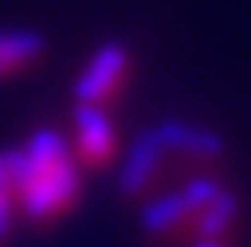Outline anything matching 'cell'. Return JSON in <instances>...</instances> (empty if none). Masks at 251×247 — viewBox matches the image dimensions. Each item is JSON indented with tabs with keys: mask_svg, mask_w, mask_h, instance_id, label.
Segmentation results:
<instances>
[{
	"mask_svg": "<svg viewBox=\"0 0 251 247\" xmlns=\"http://www.w3.org/2000/svg\"><path fill=\"white\" fill-rule=\"evenodd\" d=\"M16 209L32 225L68 215L81 196V174L71 148L55 132H36L26 148L7 151Z\"/></svg>",
	"mask_w": 251,
	"mask_h": 247,
	"instance_id": "6da1fadb",
	"label": "cell"
},
{
	"mask_svg": "<svg viewBox=\"0 0 251 247\" xmlns=\"http://www.w3.org/2000/svg\"><path fill=\"white\" fill-rule=\"evenodd\" d=\"M219 196H222V186L213 177H193L180 189H174L161 199H151L142 212V228L151 238H174L180 231L203 238Z\"/></svg>",
	"mask_w": 251,
	"mask_h": 247,
	"instance_id": "7a4b0ae2",
	"label": "cell"
},
{
	"mask_svg": "<svg viewBox=\"0 0 251 247\" xmlns=\"http://www.w3.org/2000/svg\"><path fill=\"white\" fill-rule=\"evenodd\" d=\"M132 71V58H129V48L123 42H106L90 55L87 67L77 74L74 80V96L77 103H87V106H103L110 100H116L119 90L126 87Z\"/></svg>",
	"mask_w": 251,
	"mask_h": 247,
	"instance_id": "3957f363",
	"label": "cell"
},
{
	"mask_svg": "<svg viewBox=\"0 0 251 247\" xmlns=\"http://www.w3.org/2000/svg\"><path fill=\"white\" fill-rule=\"evenodd\" d=\"M74 125H77V160L87 167H103L106 160L116 154V129L103 106H87L77 103L74 109Z\"/></svg>",
	"mask_w": 251,
	"mask_h": 247,
	"instance_id": "277c9868",
	"label": "cell"
},
{
	"mask_svg": "<svg viewBox=\"0 0 251 247\" xmlns=\"http://www.w3.org/2000/svg\"><path fill=\"white\" fill-rule=\"evenodd\" d=\"M164 154H168V145H164V138L158 135V129L145 132L132 145V154L126 160L123 177H119V189H123L126 196L145 193V189L151 186V180L158 177V164L164 160Z\"/></svg>",
	"mask_w": 251,
	"mask_h": 247,
	"instance_id": "5b68a950",
	"label": "cell"
},
{
	"mask_svg": "<svg viewBox=\"0 0 251 247\" xmlns=\"http://www.w3.org/2000/svg\"><path fill=\"white\" fill-rule=\"evenodd\" d=\"M45 39L32 29H0V80L29 71L45 58Z\"/></svg>",
	"mask_w": 251,
	"mask_h": 247,
	"instance_id": "8992f818",
	"label": "cell"
},
{
	"mask_svg": "<svg viewBox=\"0 0 251 247\" xmlns=\"http://www.w3.org/2000/svg\"><path fill=\"white\" fill-rule=\"evenodd\" d=\"M16 225V196H13V177H10L7 151H0V247H7Z\"/></svg>",
	"mask_w": 251,
	"mask_h": 247,
	"instance_id": "52a82bcc",
	"label": "cell"
},
{
	"mask_svg": "<svg viewBox=\"0 0 251 247\" xmlns=\"http://www.w3.org/2000/svg\"><path fill=\"white\" fill-rule=\"evenodd\" d=\"M193 247H226V244H222V238H197Z\"/></svg>",
	"mask_w": 251,
	"mask_h": 247,
	"instance_id": "ba28073f",
	"label": "cell"
}]
</instances>
